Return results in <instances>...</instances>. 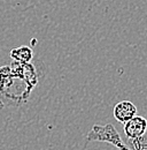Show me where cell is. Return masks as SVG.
I'll list each match as a JSON object with an SVG mask.
<instances>
[{"label":"cell","instance_id":"obj_1","mask_svg":"<svg viewBox=\"0 0 147 150\" xmlns=\"http://www.w3.org/2000/svg\"><path fill=\"white\" fill-rule=\"evenodd\" d=\"M86 141H89V142H91V141L106 142L118 149H122L123 147H125V143L123 142L118 132L114 128V126L111 124H107L104 126L94 125L91 131L86 135Z\"/></svg>","mask_w":147,"mask_h":150},{"label":"cell","instance_id":"obj_2","mask_svg":"<svg viewBox=\"0 0 147 150\" xmlns=\"http://www.w3.org/2000/svg\"><path fill=\"white\" fill-rule=\"evenodd\" d=\"M123 124H124L123 131L130 140L138 139L147 132V120L144 117L137 114Z\"/></svg>","mask_w":147,"mask_h":150},{"label":"cell","instance_id":"obj_3","mask_svg":"<svg viewBox=\"0 0 147 150\" xmlns=\"http://www.w3.org/2000/svg\"><path fill=\"white\" fill-rule=\"evenodd\" d=\"M136 114H137L136 105L129 100L120 102L114 106V117L117 121H120L122 124L128 121L129 119H131Z\"/></svg>","mask_w":147,"mask_h":150},{"label":"cell","instance_id":"obj_4","mask_svg":"<svg viewBox=\"0 0 147 150\" xmlns=\"http://www.w3.org/2000/svg\"><path fill=\"white\" fill-rule=\"evenodd\" d=\"M10 57L14 61H18L21 64H28L32 60L34 52L29 46H20L10 51Z\"/></svg>","mask_w":147,"mask_h":150},{"label":"cell","instance_id":"obj_5","mask_svg":"<svg viewBox=\"0 0 147 150\" xmlns=\"http://www.w3.org/2000/svg\"><path fill=\"white\" fill-rule=\"evenodd\" d=\"M131 144L134 150H147V134L145 133L143 136L131 140Z\"/></svg>","mask_w":147,"mask_h":150},{"label":"cell","instance_id":"obj_6","mask_svg":"<svg viewBox=\"0 0 147 150\" xmlns=\"http://www.w3.org/2000/svg\"><path fill=\"white\" fill-rule=\"evenodd\" d=\"M120 150H130L128 148V147H127V146H125V147H123V148H122V149H120Z\"/></svg>","mask_w":147,"mask_h":150}]
</instances>
